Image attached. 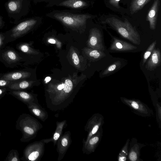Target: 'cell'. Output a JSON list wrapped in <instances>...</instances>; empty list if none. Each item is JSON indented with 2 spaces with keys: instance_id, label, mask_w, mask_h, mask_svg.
Wrapping results in <instances>:
<instances>
[{
  "instance_id": "d6986e66",
  "label": "cell",
  "mask_w": 161,
  "mask_h": 161,
  "mask_svg": "<svg viewBox=\"0 0 161 161\" xmlns=\"http://www.w3.org/2000/svg\"><path fill=\"white\" fill-rule=\"evenodd\" d=\"M151 0H132L130 7V13L132 14L142 9Z\"/></svg>"
},
{
  "instance_id": "e575fe53",
  "label": "cell",
  "mask_w": 161,
  "mask_h": 161,
  "mask_svg": "<svg viewBox=\"0 0 161 161\" xmlns=\"http://www.w3.org/2000/svg\"><path fill=\"white\" fill-rule=\"evenodd\" d=\"M48 42L52 44H55L56 42V41L52 39L49 40Z\"/></svg>"
},
{
  "instance_id": "7402d4cb",
  "label": "cell",
  "mask_w": 161,
  "mask_h": 161,
  "mask_svg": "<svg viewBox=\"0 0 161 161\" xmlns=\"http://www.w3.org/2000/svg\"><path fill=\"white\" fill-rule=\"evenodd\" d=\"M88 52L89 56L94 59H100L106 56L103 51L96 49H90Z\"/></svg>"
},
{
  "instance_id": "ac0fdd59",
  "label": "cell",
  "mask_w": 161,
  "mask_h": 161,
  "mask_svg": "<svg viewBox=\"0 0 161 161\" xmlns=\"http://www.w3.org/2000/svg\"><path fill=\"white\" fill-rule=\"evenodd\" d=\"M59 5L73 8H79L87 6V4L82 0H66L61 3Z\"/></svg>"
},
{
  "instance_id": "83f0119b",
  "label": "cell",
  "mask_w": 161,
  "mask_h": 161,
  "mask_svg": "<svg viewBox=\"0 0 161 161\" xmlns=\"http://www.w3.org/2000/svg\"><path fill=\"white\" fill-rule=\"evenodd\" d=\"M8 91V87L0 88V99L2 98Z\"/></svg>"
},
{
  "instance_id": "ba28073f",
  "label": "cell",
  "mask_w": 161,
  "mask_h": 161,
  "mask_svg": "<svg viewBox=\"0 0 161 161\" xmlns=\"http://www.w3.org/2000/svg\"><path fill=\"white\" fill-rule=\"evenodd\" d=\"M31 73L26 69H23L0 74V79L11 81H16L28 79Z\"/></svg>"
},
{
  "instance_id": "52a82bcc",
  "label": "cell",
  "mask_w": 161,
  "mask_h": 161,
  "mask_svg": "<svg viewBox=\"0 0 161 161\" xmlns=\"http://www.w3.org/2000/svg\"><path fill=\"white\" fill-rule=\"evenodd\" d=\"M121 101L132 109L136 114L144 117L150 116L153 112L145 104L138 100L121 97Z\"/></svg>"
},
{
  "instance_id": "4dcf8cb0",
  "label": "cell",
  "mask_w": 161,
  "mask_h": 161,
  "mask_svg": "<svg viewBox=\"0 0 161 161\" xmlns=\"http://www.w3.org/2000/svg\"><path fill=\"white\" fill-rule=\"evenodd\" d=\"M5 22L3 19V17L0 14V29H2L5 26Z\"/></svg>"
},
{
  "instance_id": "d4e9b609",
  "label": "cell",
  "mask_w": 161,
  "mask_h": 161,
  "mask_svg": "<svg viewBox=\"0 0 161 161\" xmlns=\"http://www.w3.org/2000/svg\"><path fill=\"white\" fill-rule=\"evenodd\" d=\"M73 83L72 81L69 79H66L64 84V91L65 93H69L72 90Z\"/></svg>"
},
{
  "instance_id": "484cf974",
  "label": "cell",
  "mask_w": 161,
  "mask_h": 161,
  "mask_svg": "<svg viewBox=\"0 0 161 161\" xmlns=\"http://www.w3.org/2000/svg\"><path fill=\"white\" fill-rule=\"evenodd\" d=\"M5 32H0V51L4 48L6 44L5 42Z\"/></svg>"
},
{
  "instance_id": "6da1fadb",
  "label": "cell",
  "mask_w": 161,
  "mask_h": 161,
  "mask_svg": "<svg viewBox=\"0 0 161 161\" xmlns=\"http://www.w3.org/2000/svg\"><path fill=\"white\" fill-rule=\"evenodd\" d=\"M102 23L107 24L122 37L134 44H140L141 41L138 32L126 18L122 21L113 17L106 19Z\"/></svg>"
},
{
  "instance_id": "9a60e30c",
  "label": "cell",
  "mask_w": 161,
  "mask_h": 161,
  "mask_svg": "<svg viewBox=\"0 0 161 161\" xmlns=\"http://www.w3.org/2000/svg\"><path fill=\"white\" fill-rule=\"evenodd\" d=\"M104 123V117L102 115L97 114L94 115L90 122V131L88 139L97 132Z\"/></svg>"
},
{
  "instance_id": "277c9868",
  "label": "cell",
  "mask_w": 161,
  "mask_h": 161,
  "mask_svg": "<svg viewBox=\"0 0 161 161\" xmlns=\"http://www.w3.org/2000/svg\"><path fill=\"white\" fill-rule=\"evenodd\" d=\"M16 123V129L20 130L22 134L20 141L25 142L31 140L35 132L33 119L29 114L23 113L19 117Z\"/></svg>"
},
{
  "instance_id": "9c48e42d",
  "label": "cell",
  "mask_w": 161,
  "mask_h": 161,
  "mask_svg": "<svg viewBox=\"0 0 161 161\" xmlns=\"http://www.w3.org/2000/svg\"><path fill=\"white\" fill-rule=\"evenodd\" d=\"M112 42L109 50L116 52H125L136 49L137 47L132 44L121 40L116 37H112Z\"/></svg>"
},
{
  "instance_id": "8fae6325",
  "label": "cell",
  "mask_w": 161,
  "mask_h": 161,
  "mask_svg": "<svg viewBox=\"0 0 161 161\" xmlns=\"http://www.w3.org/2000/svg\"><path fill=\"white\" fill-rule=\"evenodd\" d=\"M130 144L127 159L131 161H141L140 158V150L145 145L138 143L135 138L132 139Z\"/></svg>"
},
{
  "instance_id": "5b68a950",
  "label": "cell",
  "mask_w": 161,
  "mask_h": 161,
  "mask_svg": "<svg viewBox=\"0 0 161 161\" xmlns=\"http://www.w3.org/2000/svg\"><path fill=\"white\" fill-rule=\"evenodd\" d=\"M0 61L7 68H14L21 66L26 62L18 51L7 46L0 51Z\"/></svg>"
},
{
  "instance_id": "e0dca14e",
  "label": "cell",
  "mask_w": 161,
  "mask_h": 161,
  "mask_svg": "<svg viewBox=\"0 0 161 161\" xmlns=\"http://www.w3.org/2000/svg\"><path fill=\"white\" fill-rule=\"evenodd\" d=\"M103 130L100 128L97 132L91 136L88 139V147L89 150L91 152L94 151L98 145L103 136Z\"/></svg>"
},
{
  "instance_id": "44dd1931",
  "label": "cell",
  "mask_w": 161,
  "mask_h": 161,
  "mask_svg": "<svg viewBox=\"0 0 161 161\" xmlns=\"http://www.w3.org/2000/svg\"><path fill=\"white\" fill-rule=\"evenodd\" d=\"M157 44V41L155 40L148 47L147 50L144 53L143 55L142 64L144 65L148 58L151 55L154 49L155 46Z\"/></svg>"
},
{
  "instance_id": "4316f807",
  "label": "cell",
  "mask_w": 161,
  "mask_h": 161,
  "mask_svg": "<svg viewBox=\"0 0 161 161\" xmlns=\"http://www.w3.org/2000/svg\"><path fill=\"white\" fill-rule=\"evenodd\" d=\"M12 82V81L0 79V88L8 87Z\"/></svg>"
},
{
  "instance_id": "d590c367",
  "label": "cell",
  "mask_w": 161,
  "mask_h": 161,
  "mask_svg": "<svg viewBox=\"0 0 161 161\" xmlns=\"http://www.w3.org/2000/svg\"><path fill=\"white\" fill-rule=\"evenodd\" d=\"M51 80V78L50 77L48 76L46 77L45 80L46 83L48 82L49 81Z\"/></svg>"
},
{
  "instance_id": "d6a6232c",
  "label": "cell",
  "mask_w": 161,
  "mask_h": 161,
  "mask_svg": "<svg viewBox=\"0 0 161 161\" xmlns=\"http://www.w3.org/2000/svg\"><path fill=\"white\" fill-rule=\"evenodd\" d=\"M59 134L58 133H55L54 135L53 139L56 141L57 140L59 137Z\"/></svg>"
},
{
  "instance_id": "836d02e7",
  "label": "cell",
  "mask_w": 161,
  "mask_h": 161,
  "mask_svg": "<svg viewBox=\"0 0 161 161\" xmlns=\"http://www.w3.org/2000/svg\"><path fill=\"white\" fill-rule=\"evenodd\" d=\"M64 84H61L57 86V89L58 90H61L62 89H64Z\"/></svg>"
},
{
  "instance_id": "ffe728a7",
  "label": "cell",
  "mask_w": 161,
  "mask_h": 161,
  "mask_svg": "<svg viewBox=\"0 0 161 161\" xmlns=\"http://www.w3.org/2000/svg\"><path fill=\"white\" fill-rule=\"evenodd\" d=\"M130 141V139H128L119 152L117 158L118 161H125L127 160Z\"/></svg>"
},
{
  "instance_id": "3957f363",
  "label": "cell",
  "mask_w": 161,
  "mask_h": 161,
  "mask_svg": "<svg viewBox=\"0 0 161 161\" xmlns=\"http://www.w3.org/2000/svg\"><path fill=\"white\" fill-rule=\"evenodd\" d=\"M29 2L28 0H8L4 6L8 17L14 20L16 24L28 13Z\"/></svg>"
},
{
  "instance_id": "1f68e13d",
  "label": "cell",
  "mask_w": 161,
  "mask_h": 161,
  "mask_svg": "<svg viewBox=\"0 0 161 161\" xmlns=\"http://www.w3.org/2000/svg\"><path fill=\"white\" fill-rule=\"evenodd\" d=\"M61 143L62 145L63 146H66L68 143L67 140L66 138H64L62 140Z\"/></svg>"
},
{
  "instance_id": "5bb4252c",
  "label": "cell",
  "mask_w": 161,
  "mask_h": 161,
  "mask_svg": "<svg viewBox=\"0 0 161 161\" xmlns=\"http://www.w3.org/2000/svg\"><path fill=\"white\" fill-rule=\"evenodd\" d=\"M8 92V94L26 105L33 103L34 99L33 95L24 90H10Z\"/></svg>"
},
{
  "instance_id": "7c38bea8",
  "label": "cell",
  "mask_w": 161,
  "mask_h": 161,
  "mask_svg": "<svg viewBox=\"0 0 161 161\" xmlns=\"http://www.w3.org/2000/svg\"><path fill=\"white\" fill-rule=\"evenodd\" d=\"M159 5V0H154L147 14V20L149 22L150 28L152 30H154L156 27Z\"/></svg>"
},
{
  "instance_id": "30bf717a",
  "label": "cell",
  "mask_w": 161,
  "mask_h": 161,
  "mask_svg": "<svg viewBox=\"0 0 161 161\" xmlns=\"http://www.w3.org/2000/svg\"><path fill=\"white\" fill-rule=\"evenodd\" d=\"M103 42L100 31L97 28L92 29L90 33L89 45L93 49L103 51L105 49Z\"/></svg>"
},
{
  "instance_id": "f1b7e54d",
  "label": "cell",
  "mask_w": 161,
  "mask_h": 161,
  "mask_svg": "<svg viewBox=\"0 0 161 161\" xmlns=\"http://www.w3.org/2000/svg\"><path fill=\"white\" fill-rule=\"evenodd\" d=\"M120 0H109V3L114 7L119 8V2Z\"/></svg>"
},
{
  "instance_id": "603a6c76",
  "label": "cell",
  "mask_w": 161,
  "mask_h": 161,
  "mask_svg": "<svg viewBox=\"0 0 161 161\" xmlns=\"http://www.w3.org/2000/svg\"><path fill=\"white\" fill-rule=\"evenodd\" d=\"M121 64L119 61H117L108 66L103 72L102 75H107L119 68Z\"/></svg>"
},
{
  "instance_id": "4fadbf2b",
  "label": "cell",
  "mask_w": 161,
  "mask_h": 161,
  "mask_svg": "<svg viewBox=\"0 0 161 161\" xmlns=\"http://www.w3.org/2000/svg\"><path fill=\"white\" fill-rule=\"evenodd\" d=\"M149 57L145 67L147 70L152 71L160 65L161 55L160 49H154Z\"/></svg>"
},
{
  "instance_id": "cb8c5ba5",
  "label": "cell",
  "mask_w": 161,
  "mask_h": 161,
  "mask_svg": "<svg viewBox=\"0 0 161 161\" xmlns=\"http://www.w3.org/2000/svg\"><path fill=\"white\" fill-rule=\"evenodd\" d=\"M20 159L19 157L18 151L16 149H12L8 153L4 161H19Z\"/></svg>"
},
{
  "instance_id": "f546056e",
  "label": "cell",
  "mask_w": 161,
  "mask_h": 161,
  "mask_svg": "<svg viewBox=\"0 0 161 161\" xmlns=\"http://www.w3.org/2000/svg\"><path fill=\"white\" fill-rule=\"evenodd\" d=\"M72 58L74 64L75 65H78L79 63V60L77 54L75 53H74L73 54Z\"/></svg>"
},
{
  "instance_id": "8d00e7d4",
  "label": "cell",
  "mask_w": 161,
  "mask_h": 161,
  "mask_svg": "<svg viewBox=\"0 0 161 161\" xmlns=\"http://www.w3.org/2000/svg\"></svg>"
},
{
  "instance_id": "8992f818",
  "label": "cell",
  "mask_w": 161,
  "mask_h": 161,
  "mask_svg": "<svg viewBox=\"0 0 161 161\" xmlns=\"http://www.w3.org/2000/svg\"><path fill=\"white\" fill-rule=\"evenodd\" d=\"M54 18L68 26L77 27L85 24L87 19L92 16L88 14H74L68 12L56 13Z\"/></svg>"
},
{
  "instance_id": "2e32d148",
  "label": "cell",
  "mask_w": 161,
  "mask_h": 161,
  "mask_svg": "<svg viewBox=\"0 0 161 161\" xmlns=\"http://www.w3.org/2000/svg\"><path fill=\"white\" fill-rule=\"evenodd\" d=\"M33 84L32 81L27 80L12 81L10 84L7 87L8 91L10 90H24L29 88Z\"/></svg>"
},
{
  "instance_id": "7a4b0ae2",
  "label": "cell",
  "mask_w": 161,
  "mask_h": 161,
  "mask_svg": "<svg viewBox=\"0 0 161 161\" xmlns=\"http://www.w3.org/2000/svg\"><path fill=\"white\" fill-rule=\"evenodd\" d=\"M37 21L34 18L19 21L11 29L5 32L6 44L14 42L23 36L32 29Z\"/></svg>"
}]
</instances>
